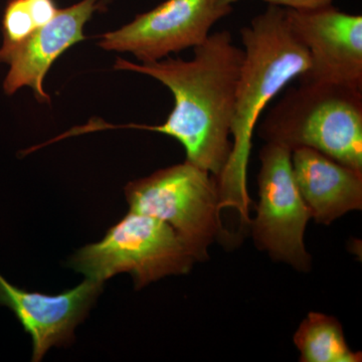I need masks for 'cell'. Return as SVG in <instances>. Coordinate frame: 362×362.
<instances>
[{
    "instance_id": "6da1fadb",
    "label": "cell",
    "mask_w": 362,
    "mask_h": 362,
    "mask_svg": "<svg viewBox=\"0 0 362 362\" xmlns=\"http://www.w3.org/2000/svg\"><path fill=\"white\" fill-rule=\"evenodd\" d=\"M244 49L228 30L211 33L194 47L189 61L168 58L136 64L117 59L114 70L149 76L168 87L175 107L159 125H112L97 119L70 130L71 136L107 129H137L170 136L182 145L187 161L216 178L225 170L233 149L235 92Z\"/></svg>"
},
{
    "instance_id": "7a4b0ae2",
    "label": "cell",
    "mask_w": 362,
    "mask_h": 362,
    "mask_svg": "<svg viewBox=\"0 0 362 362\" xmlns=\"http://www.w3.org/2000/svg\"><path fill=\"white\" fill-rule=\"evenodd\" d=\"M240 37L244 61L235 92L232 153L216 180L221 207H235L249 223L247 165L255 128L272 100L310 70L311 61L306 47L290 28L283 7L269 4L240 30Z\"/></svg>"
},
{
    "instance_id": "3957f363",
    "label": "cell",
    "mask_w": 362,
    "mask_h": 362,
    "mask_svg": "<svg viewBox=\"0 0 362 362\" xmlns=\"http://www.w3.org/2000/svg\"><path fill=\"white\" fill-rule=\"evenodd\" d=\"M258 134L291 152L314 149L362 171V90L301 81L269 111Z\"/></svg>"
},
{
    "instance_id": "277c9868",
    "label": "cell",
    "mask_w": 362,
    "mask_h": 362,
    "mask_svg": "<svg viewBox=\"0 0 362 362\" xmlns=\"http://www.w3.org/2000/svg\"><path fill=\"white\" fill-rule=\"evenodd\" d=\"M124 192L130 211L170 226L195 262L206 261L209 246L225 233L218 180L190 162L131 181Z\"/></svg>"
},
{
    "instance_id": "5b68a950",
    "label": "cell",
    "mask_w": 362,
    "mask_h": 362,
    "mask_svg": "<svg viewBox=\"0 0 362 362\" xmlns=\"http://www.w3.org/2000/svg\"><path fill=\"white\" fill-rule=\"evenodd\" d=\"M194 262L170 226L129 211L99 243L78 250L69 266L100 283L129 273L139 290L159 279L187 274Z\"/></svg>"
},
{
    "instance_id": "8992f818",
    "label": "cell",
    "mask_w": 362,
    "mask_h": 362,
    "mask_svg": "<svg viewBox=\"0 0 362 362\" xmlns=\"http://www.w3.org/2000/svg\"><path fill=\"white\" fill-rule=\"evenodd\" d=\"M291 154L273 143H266L259 151V204L252 239L275 261L308 272L312 259L305 247L304 233L311 216L295 182Z\"/></svg>"
},
{
    "instance_id": "52a82bcc",
    "label": "cell",
    "mask_w": 362,
    "mask_h": 362,
    "mask_svg": "<svg viewBox=\"0 0 362 362\" xmlns=\"http://www.w3.org/2000/svg\"><path fill=\"white\" fill-rule=\"evenodd\" d=\"M233 13L225 0H165L128 25L100 37L107 52H129L151 63L202 45L211 28Z\"/></svg>"
},
{
    "instance_id": "ba28073f",
    "label": "cell",
    "mask_w": 362,
    "mask_h": 362,
    "mask_svg": "<svg viewBox=\"0 0 362 362\" xmlns=\"http://www.w3.org/2000/svg\"><path fill=\"white\" fill-rule=\"evenodd\" d=\"M292 32L306 47L310 70L300 81L362 90V16L330 6L315 11L285 8Z\"/></svg>"
},
{
    "instance_id": "9c48e42d",
    "label": "cell",
    "mask_w": 362,
    "mask_h": 362,
    "mask_svg": "<svg viewBox=\"0 0 362 362\" xmlns=\"http://www.w3.org/2000/svg\"><path fill=\"white\" fill-rule=\"evenodd\" d=\"M103 285L86 279L68 291L47 295L20 289L0 275V305L8 307L30 335L32 361L39 362L51 347L73 342L76 328L89 313Z\"/></svg>"
},
{
    "instance_id": "30bf717a",
    "label": "cell",
    "mask_w": 362,
    "mask_h": 362,
    "mask_svg": "<svg viewBox=\"0 0 362 362\" xmlns=\"http://www.w3.org/2000/svg\"><path fill=\"white\" fill-rule=\"evenodd\" d=\"M105 8V0H82L59 9L49 23L33 33L23 44L0 54V63L9 65L4 82L7 95L23 87L32 88L40 103H51L44 82L47 71L62 54L86 39L84 28L93 14Z\"/></svg>"
},
{
    "instance_id": "8fae6325",
    "label": "cell",
    "mask_w": 362,
    "mask_h": 362,
    "mask_svg": "<svg viewBox=\"0 0 362 362\" xmlns=\"http://www.w3.org/2000/svg\"><path fill=\"white\" fill-rule=\"evenodd\" d=\"M293 175L300 194L317 223L330 225L362 209V171L311 148L292 151Z\"/></svg>"
},
{
    "instance_id": "7c38bea8",
    "label": "cell",
    "mask_w": 362,
    "mask_h": 362,
    "mask_svg": "<svg viewBox=\"0 0 362 362\" xmlns=\"http://www.w3.org/2000/svg\"><path fill=\"white\" fill-rule=\"evenodd\" d=\"M301 362H361V352L351 350L335 317L310 312L294 337Z\"/></svg>"
},
{
    "instance_id": "4fadbf2b",
    "label": "cell",
    "mask_w": 362,
    "mask_h": 362,
    "mask_svg": "<svg viewBox=\"0 0 362 362\" xmlns=\"http://www.w3.org/2000/svg\"><path fill=\"white\" fill-rule=\"evenodd\" d=\"M58 11L54 0H8L2 18L4 42L0 54L23 44L49 23Z\"/></svg>"
},
{
    "instance_id": "5bb4252c",
    "label": "cell",
    "mask_w": 362,
    "mask_h": 362,
    "mask_svg": "<svg viewBox=\"0 0 362 362\" xmlns=\"http://www.w3.org/2000/svg\"><path fill=\"white\" fill-rule=\"evenodd\" d=\"M226 4H233L240 0H225ZM271 6H277L283 8L294 11H315L323 7L332 6L334 0H264Z\"/></svg>"
}]
</instances>
